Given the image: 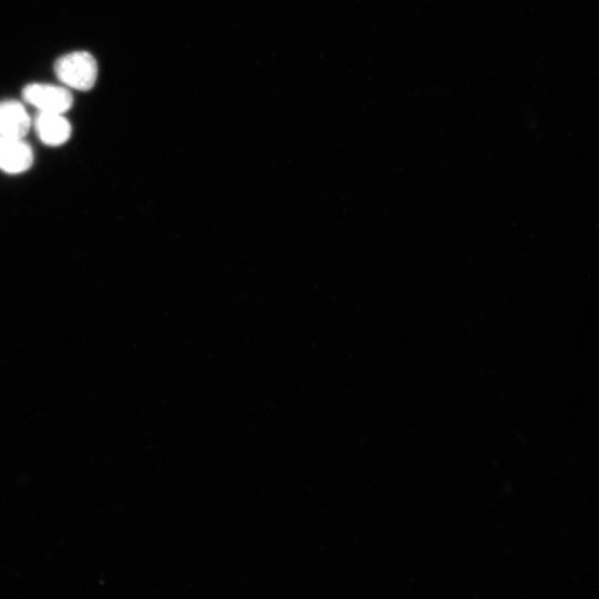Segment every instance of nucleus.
Masks as SVG:
<instances>
[{
  "mask_svg": "<svg viewBox=\"0 0 599 599\" xmlns=\"http://www.w3.org/2000/svg\"><path fill=\"white\" fill-rule=\"evenodd\" d=\"M55 73L59 80L69 88L88 92L96 85L98 65L92 54L74 52L64 55L56 62Z\"/></svg>",
  "mask_w": 599,
  "mask_h": 599,
  "instance_id": "1",
  "label": "nucleus"
},
{
  "mask_svg": "<svg viewBox=\"0 0 599 599\" xmlns=\"http://www.w3.org/2000/svg\"><path fill=\"white\" fill-rule=\"evenodd\" d=\"M25 102L40 113L65 115L74 104L72 93L66 87L32 84L23 92Z\"/></svg>",
  "mask_w": 599,
  "mask_h": 599,
  "instance_id": "2",
  "label": "nucleus"
},
{
  "mask_svg": "<svg viewBox=\"0 0 599 599\" xmlns=\"http://www.w3.org/2000/svg\"><path fill=\"white\" fill-rule=\"evenodd\" d=\"M34 154L24 140L0 136V169L11 175L23 174L33 166Z\"/></svg>",
  "mask_w": 599,
  "mask_h": 599,
  "instance_id": "3",
  "label": "nucleus"
},
{
  "mask_svg": "<svg viewBox=\"0 0 599 599\" xmlns=\"http://www.w3.org/2000/svg\"><path fill=\"white\" fill-rule=\"evenodd\" d=\"M27 108L19 102L0 103V136L24 140L32 127Z\"/></svg>",
  "mask_w": 599,
  "mask_h": 599,
  "instance_id": "4",
  "label": "nucleus"
},
{
  "mask_svg": "<svg viewBox=\"0 0 599 599\" xmlns=\"http://www.w3.org/2000/svg\"><path fill=\"white\" fill-rule=\"evenodd\" d=\"M34 125L42 143L51 147L66 144L72 136V125L64 115L40 113Z\"/></svg>",
  "mask_w": 599,
  "mask_h": 599,
  "instance_id": "5",
  "label": "nucleus"
}]
</instances>
